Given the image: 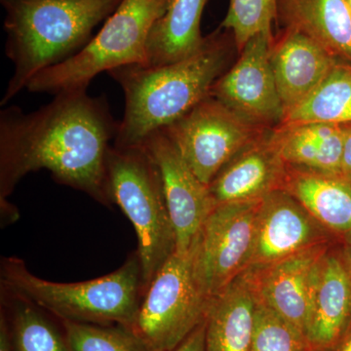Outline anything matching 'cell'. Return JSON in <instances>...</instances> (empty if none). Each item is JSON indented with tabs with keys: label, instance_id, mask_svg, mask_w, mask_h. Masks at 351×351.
I'll return each instance as SVG.
<instances>
[{
	"label": "cell",
	"instance_id": "6da1fadb",
	"mask_svg": "<svg viewBox=\"0 0 351 351\" xmlns=\"http://www.w3.org/2000/svg\"><path fill=\"white\" fill-rule=\"evenodd\" d=\"M119 125L105 101L86 90L56 95L36 112L12 107L0 113L1 209L25 175L49 171L61 184L108 205L107 156Z\"/></svg>",
	"mask_w": 351,
	"mask_h": 351
},
{
	"label": "cell",
	"instance_id": "7a4b0ae2",
	"mask_svg": "<svg viewBox=\"0 0 351 351\" xmlns=\"http://www.w3.org/2000/svg\"><path fill=\"white\" fill-rule=\"evenodd\" d=\"M228 52L225 38L213 34L193 55L174 63L131 64L108 71L125 95V113L115 145H142L210 96L223 75Z\"/></svg>",
	"mask_w": 351,
	"mask_h": 351
},
{
	"label": "cell",
	"instance_id": "3957f363",
	"mask_svg": "<svg viewBox=\"0 0 351 351\" xmlns=\"http://www.w3.org/2000/svg\"><path fill=\"white\" fill-rule=\"evenodd\" d=\"M122 0H9L6 54L15 71L1 101L27 88L40 71L73 56Z\"/></svg>",
	"mask_w": 351,
	"mask_h": 351
},
{
	"label": "cell",
	"instance_id": "277c9868",
	"mask_svg": "<svg viewBox=\"0 0 351 351\" xmlns=\"http://www.w3.org/2000/svg\"><path fill=\"white\" fill-rule=\"evenodd\" d=\"M2 291L22 298L63 321L131 328L144 295L137 252L119 269L92 280L57 283L32 274L19 258H2Z\"/></svg>",
	"mask_w": 351,
	"mask_h": 351
},
{
	"label": "cell",
	"instance_id": "5b68a950",
	"mask_svg": "<svg viewBox=\"0 0 351 351\" xmlns=\"http://www.w3.org/2000/svg\"><path fill=\"white\" fill-rule=\"evenodd\" d=\"M107 172L110 200L119 205L137 233L145 291L176 250L160 172L145 145H115L108 149Z\"/></svg>",
	"mask_w": 351,
	"mask_h": 351
},
{
	"label": "cell",
	"instance_id": "8992f818",
	"mask_svg": "<svg viewBox=\"0 0 351 351\" xmlns=\"http://www.w3.org/2000/svg\"><path fill=\"white\" fill-rule=\"evenodd\" d=\"M169 0H122L99 34L73 56L38 73L27 84L34 93L86 90L104 71L147 63V43Z\"/></svg>",
	"mask_w": 351,
	"mask_h": 351
},
{
	"label": "cell",
	"instance_id": "52a82bcc",
	"mask_svg": "<svg viewBox=\"0 0 351 351\" xmlns=\"http://www.w3.org/2000/svg\"><path fill=\"white\" fill-rule=\"evenodd\" d=\"M210 301L193 274L191 253H175L145 289L131 329L151 351H172L206 319Z\"/></svg>",
	"mask_w": 351,
	"mask_h": 351
},
{
	"label": "cell",
	"instance_id": "ba28073f",
	"mask_svg": "<svg viewBox=\"0 0 351 351\" xmlns=\"http://www.w3.org/2000/svg\"><path fill=\"white\" fill-rule=\"evenodd\" d=\"M267 129L210 95L162 131L196 177L209 186L223 166Z\"/></svg>",
	"mask_w": 351,
	"mask_h": 351
},
{
	"label": "cell",
	"instance_id": "9c48e42d",
	"mask_svg": "<svg viewBox=\"0 0 351 351\" xmlns=\"http://www.w3.org/2000/svg\"><path fill=\"white\" fill-rule=\"evenodd\" d=\"M261 200L218 204L191 251L193 274L211 302L248 269Z\"/></svg>",
	"mask_w": 351,
	"mask_h": 351
},
{
	"label": "cell",
	"instance_id": "30bf717a",
	"mask_svg": "<svg viewBox=\"0 0 351 351\" xmlns=\"http://www.w3.org/2000/svg\"><path fill=\"white\" fill-rule=\"evenodd\" d=\"M274 43L272 29L253 36L240 51L239 61L219 78L210 94L244 119L267 129L280 125L285 117L272 71Z\"/></svg>",
	"mask_w": 351,
	"mask_h": 351
},
{
	"label": "cell",
	"instance_id": "8fae6325",
	"mask_svg": "<svg viewBox=\"0 0 351 351\" xmlns=\"http://www.w3.org/2000/svg\"><path fill=\"white\" fill-rule=\"evenodd\" d=\"M142 145L154 157L160 172L175 233V252L188 255L203 223L218 204L209 186L196 177L164 131L152 134Z\"/></svg>",
	"mask_w": 351,
	"mask_h": 351
},
{
	"label": "cell",
	"instance_id": "7c38bea8",
	"mask_svg": "<svg viewBox=\"0 0 351 351\" xmlns=\"http://www.w3.org/2000/svg\"><path fill=\"white\" fill-rule=\"evenodd\" d=\"M327 253L326 243L316 245L278 262L243 272L258 301L290 323L306 339L314 278Z\"/></svg>",
	"mask_w": 351,
	"mask_h": 351
},
{
	"label": "cell",
	"instance_id": "4fadbf2b",
	"mask_svg": "<svg viewBox=\"0 0 351 351\" xmlns=\"http://www.w3.org/2000/svg\"><path fill=\"white\" fill-rule=\"evenodd\" d=\"M326 228L285 189L261 201L248 269L263 267L326 243Z\"/></svg>",
	"mask_w": 351,
	"mask_h": 351
},
{
	"label": "cell",
	"instance_id": "5bb4252c",
	"mask_svg": "<svg viewBox=\"0 0 351 351\" xmlns=\"http://www.w3.org/2000/svg\"><path fill=\"white\" fill-rule=\"evenodd\" d=\"M287 171L267 129L223 166L209 189L217 204L261 200L283 189Z\"/></svg>",
	"mask_w": 351,
	"mask_h": 351
},
{
	"label": "cell",
	"instance_id": "9a60e30c",
	"mask_svg": "<svg viewBox=\"0 0 351 351\" xmlns=\"http://www.w3.org/2000/svg\"><path fill=\"white\" fill-rule=\"evenodd\" d=\"M338 62L306 34L284 29L272 46L271 66L285 115L317 89Z\"/></svg>",
	"mask_w": 351,
	"mask_h": 351
},
{
	"label": "cell",
	"instance_id": "2e32d148",
	"mask_svg": "<svg viewBox=\"0 0 351 351\" xmlns=\"http://www.w3.org/2000/svg\"><path fill=\"white\" fill-rule=\"evenodd\" d=\"M351 321V281L337 256L326 254L314 278L307 341L314 350L341 341Z\"/></svg>",
	"mask_w": 351,
	"mask_h": 351
},
{
	"label": "cell",
	"instance_id": "e0dca14e",
	"mask_svg": "<svg viewBox=\"0 0 351 351\" xmlns=\"http://www.w3.org/2000/svg\"><path fill=\"white\" fill-rule=\"evenodd\" d=\"M276 21L351 66V11L346 0H278Z\"/></svg>",
	"mask_w": 351,
	"mask_h": 351
},
{
	"label": "cell",
	"instance_id": "ac0fdd59",
	"mask_svg": "<svg viewBox=\"0 0 351 351\" xmlns=\"http://www.w3.org/2000/svg\"><path fill=\"white\" fill-rule=\"evenodd\" d=\"M279 154L289 166L330 175H341L343 124H288L272 128Z\"/></svg>",
	"mask_w": 351,
	"mask_h": 351
},
{
	"label": "cell",
	"instance_id": "d6986e66",
	"mask_svg": "<svg viewBox=\"0 0 351 351\" xmlns=\"http://www.w3.org/2000/svg\"><path fill=\"white\" fill-rule=\"evenodd\" d=\"M257 298L243 274L210 302L205 351H251Z\"/></svg>",
	"mask_w": 351,
	"mask_h": 351
},
{
	"label": "cell",
	"instance_id": "ffe728a7",
	"mask_svg": "<svg viewBox=\"0 0 351 351\" xmlns=\"http://www.w3.org/2000/svg\"><path fill=\"white\" fill-rule=\"evenodd\" d=\"M283 189L327 230H351L350 180L288 165Z\"/></svg>",
	"mask_w": 351,
	"mask_h": 351
},
{
	"label": "cell",
	"instance_id": "44dd1931",
	"mask_svg": "<svg viewBox=\"0 0 351 351\" xmlns=\"http://www.w3.org/2000/svg\"><path fill=\"white\" fill-rule=\"evenodd\" d=\"M208 0H169L163 15L152 27L147 43V63L157 66L174 63L199 49L201 18Z\"/></svg>",
	"mask_w": 351,
	"mask_h": 351
},
{
	"label": "cell",
	"instance_id": "7402d4cb",
	"mask_svg": "<svg viewBox=\"0 0 351 351\" xmlns=\"http://www.w3.org/2000/svg\"><path fill=\"white\" fill-rule=\"evenodd\" d=\"M351 123V66L338 62L306 101L291 110L280 125L311 123Z\"/></svg>",
	"mask_w": 351,
	"mask_h": 351
},
{
	"label": "cell",
	"instance_id": "603a6c76",
	"mask_svg": "<svg viewBox=\"0 0 351 351\" xmlns=\"http://www.w3.org/2000/svg\"><path fill=\"white\" fill-rule=\"evenodd\" d=\"M13 302V336L16 351H71L56 328L44 317L39 307L16 295Z\"/></svg>",
	"mask_w": 351,
	"mask_h": 351
},
{
	"label": "cell",
	"instance_id": "cb8c5ba5",
	"mask_svg": "<svg viewBox=\"0 0 351 351\" xmlns=\"http://www.w3.org/2000/svg\"><path fill=\"white\" fill-rule=\"evenodd\" d=\"M63 323L71 351H151L131 328Z\"/></svg>",
	"mask_w": 351,
	"mask_h": 351
},
{
	"label": "cell",
	"instance_id": "d4e9b609",
	"mask_svg": "<svg viewBox=\"0 0 351 351\" xmlns=\"http://www.w3.org/2000/svg\"><path fill=\"white\" fill-rule=\"evenodd\" d=\"M278 0H230L221 27L230 32L237 50L256 34L271 31L277 18Z\"/></svg>",
	"mask_w": 351,
	"mask_h": 351
},
{
	"label": "cell",
	"instance_id": "484cf974",
	"mask_svg": "<svg viewBox=\"0 0 351 351\" xmlns=\"http://www.w3.org/2000/svg\"><path fill=\"white\" fill-rule=\"evenodd\" d=\"M251 351H315L306 337L257 300Z\"/></svg>",
	"mask_w": 351,
	"mask_h": 351
},
{
	"label": "cell",
	"instance_id": "4316f807",
	"mask_svg": "<svg viewBox=\"0 0 351 351\" xmlns=\"http://www.w3.org/2000/svg\"><path fill=\"white\" fill-rule=\"evenodd\" d=\"M205 337H206V319L196 328L195 331L184 339L181 345L172 351H205Z\"/></svg>",
	"mask_w": 351,
	"mask_h": 351
},
{
	"label": "cell",
	"instance_id": "83f0119b",
	"mask_svg": "<svg viewBox=\"0 0 351 351\" xmlns=\"http://www.w3.org/2000/svg\"><path fill=\"white\" fill-rule=\"evenodd\" d=\"M345 126V144H343L341 175L351 181V123Z\"/></svg>",
	"mask_w": 351,
	"mask_h": 351
},
{
	"label": "cell",
	"instance_id": "f1b7e54d",
	"mask_svg": "<svg viewBox=\"0 0 351 351\" xmlns=\"http://www.w3.org/2000/svg\"><path fill=\"white\" fill-rule=\"evenodd\" d=\"M343 251H341V260L345 267L346 274L350 277L351 281V230L343 233Z\"/></svg>",
	"mask_w": 351,
	"mask_h": 351
},
{
	"label": "cell",
	"instance_id": "f546056e",
	"mask_svg": "<svg viewBox=\"0 0 351 351\" xmlns=\"http://www.w3.org/2000/svg\"><path fill=\"white\" fill-rule=\"evenodd\" d=\"M0 351H13L12 343H11L10 335H9L8 327L3 313H1V321H0Z\"/></svg>",
	"mask_w": 351,
	"mask_h": 351
},
{
	"label": "cell",
	"instance_id": "4dcf8cb0",
	"mask_svg": "<svg viewBox=\"0 0 351 351\" xmlns=\"http://www.w3.org/2000/svg\"><path fill=\"white\" fill-rule=\"evenodd\" d=\"M338 351H351V329L346 332L345 336L339 341Z\"/></svg>",
	"mask_w": 351,
	"mask_h": 351
},
{
	"label": "cell",
	"instance_id": "1f68e13d",
	"mask_svg": "<svg viewBox=\"0 0 351 351\" xmlns=\"http://www.w3.org/2000/svg\"><path fill=\"white\" fill-rule=\"evenodd\" d=\"M348 1V6H350V11H351V0H346Z\"/></svg>",
	"mask_w": 351,
	"mask_h": 351
},
{
	"label": "cell",
	"instance_id": "d6a6232c",
	"mask_svg": "<svg viewBox=\"0 0 351 351\" xmlns=\"http://www.w3.org/2000/svg\"><path fill=\"white\" fill-rule=\"evenodd\" d=\"M3 1H5V2H7V1H9V0H3Z\"/></svg>",
	"mask_w": 351,
	"mask_h": 351
}]
</instances>
